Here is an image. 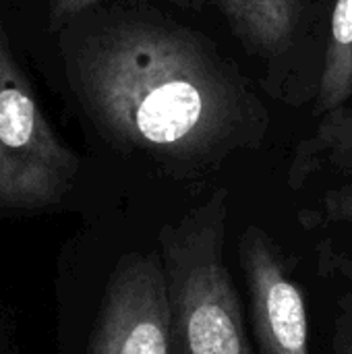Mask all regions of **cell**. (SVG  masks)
<instances>
[{"instance_id":"obj_3","label":"cell","mask_w":352,"mask_h":354,"mask_svg":"<svg viewBox=\"0 0 352 354\" xmlns=\"http://www.w3.org/2000/svg\"><path fill=\"white\" fill-rule=\"evenodd\" d=\"M77 174L79 156L48 122L0 12V207L54 205Z\"/></svg>"},{"instance_id":"obj_11","label":"cell","mask_w":352,"mask_h":354,"mask_svg":"<svg viewBox=\"0 0 352 354\" xmlns=\"http://www.w3.org/2000/svg\"><path fill=\"white\" fill-rule=\"evenodd\" d=\"M317 261H319V270L322 274H332L342 278L344 282H349L352 286V257H349L344 251L336 249L334 245L326 243L319 253H317Z\"/></svg>"},{"instance_id":"obj_4","label":"cell","mask_w":352,"mask_h":354,"mask_svg":"<svg viewBox=\"0 0 352 354\" xmlns=\"http://www.w3.org/2000/svg\"><path fill=\"white\" fill-rule=\"evenodd\" d=\"M243 50L261 64L268 93L290 106L315 100L324 66L326 0H210Z\"/></svg>"},{"instance_id":"obj_9","label":"cell","mask_w":352,"mask_h":354,"mask_svg":"<svg viewBox=\"0 0 352 354\" xmlns=\"http://www.w3.org/2000/svg\"><path fill=\"white\" fill-rule=\"evenodd\" d=\"M106 0H48V29L62 31L71 21L81 17L83 12L104 4ZM185 10H199V0H166Z\"/></svg>"},{"instance_id":"obj_2","label":"cell","mask_w":352,"mask_h":354,"mask_svg":"<svg viewBox=\"0 0 352 354\" xmlns=\"http://www.w3.org/2000/svg\"><path fill=\"white\" fill-rule=\"evenodd\" d=\"M228 191L160 228L174 354H257L226 266Z\"/></svg>"},{"instance_id":"obj_5","label":"cell","mask_w":352,"mask_h":354,"mask_svg":"<svg viewBox=\"0 0 352 354\" xmlns=\"http://www.w3.org/2000/svg\"><path fill=\"white\" fill-rule=\"evenodd\" d=\"M87 354H174L160 251L120 259L106 286Z\"/></svg>"},{"instance_id":"obj_6","label":"cell","mask_w":352,"mask_h":354,"mask_svg":"<svg viewBox=\"0 0 352 354\" xmlns=\"http://www.w3.org/2000/svg\"><path fill=\"white\" fill-rule=\"evenodd\" d=\"M239 261L249 292L257 354H311L303 286L295 280L276 241L257 224L239 239Z\"/></svg>"},{"instance_id":"obj_8","label":"cell","mask_w":352,"mask_h":354,"mask_svg":"<svg viewBox=\"0 0 352 354\" xmlns=\"http://www.w3.org/2000/svg\"><path fill=\"white\" fill-rule=\"evenodd\" d=\"M352 100V0H332L324 66L313 114L324 116Z\"/></svg>"},{"instance_id":"obj_1","label":"cell","mask_w":352,"mask_h":354,"mask_svg":"<svg viewBox=\"0 0 352 354\" xmlns=\"http://www.w3.org/2000/svg\"><path fill=\"white\" fill-rule=\"evenodd\" d=\"M60 54L100 135L170 176L216 172L270 135V110L241 66L158 8L95 6L62 29Z\"/></svg>"},{"instance_id":"obj_7","label":"cell","mask_w":352,"mask_h":354,"mask_svg":"<svg viewBox=\"0 0 352 354\" xmlns=\"http://www.w3.org/2000/svg\"><path fill=\"white\" fill-rule=\"evenodd\" d=\"M322 185L317 201L299 214V224L317 230L352 224V100L319 116L311 135L297 143L288 166L290 191Z\"/></svg>"},{"instance_id":"obj_10","label":"cell","mask_w":352,"mask_h":354,"mask_svg":"<svg viewBox=\"0 0 352 354\" xmlns=\"http://www.w3.org/2000/svg\"><path fill=\"white\" fill-rule=\"evenodd\" d=\"M332 354H352V290L336 301L332 319Z\"/></svg>"}]
</instances>
